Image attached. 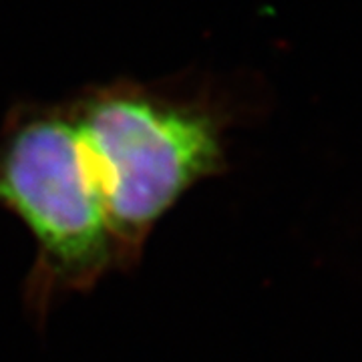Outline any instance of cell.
<instances>
[{
    "mask_svg": "<svg viewBox=\"0 0 362 362\" xmlns=\"http://www.w3.org/2000/svg\"><path fill=\"white\" fill-rule=\"evenodd\" d=\"M226 123L211 107L109 90L26 117L21 159L42 230L77 268L129 272L157 223L220 175Z\"/></svg>",
    "mask_w": 362,
    "mask_h": 362,
    "instance_id": "1",
    "label": "cell"
}]
</instances>
